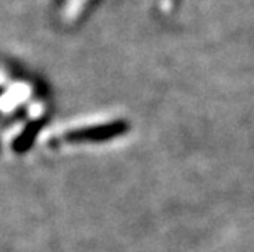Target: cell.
<instances>
[{"mask_svg": "<svg viewBox=\"0 0 254 252\" xmlns=\"http://www.w3.org/2000/svg\"><path fill=\"white\" fill-rule=\"evenodd\" d=\"M128 130V125L125 121H115V123H107V125H97L90 128H80V130L69 131L64 139L69 143H99L107 141V139L117 138L123 135Z\"/></svg>", "mask_w": 254, "mask_h": 252, "instance_id": "1", "label": "cell"}, {"mask_svg": "<svg viewBox=\"0 0 254 252\" xmlns=\"http://www.w3.org/2000/svg\"><path fill=\"white\" fill-rule=\"evenodd\" d=\"M38 126L36 123H33V125H30L28 126V130H26L23 135H21L17 141H15V151H18V152H21V151H26V149L30 148V144H31V141H33V138L36 136V133H38Z\"/></svg>", "mask_w": 254, "mask_h": 252, "instance_id": "2", "label": "cell"}]
</instances>
